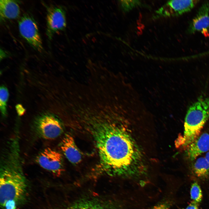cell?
Instances as JSON below:
<instances>
[{
	"label": "cell",
	"instance_id": "obj_1",
	"mask_svg": "<svg viewBox=\"0 0 209 209\" xmlns=\"http://www.w3.org/2000/svg\"><path fill=\"white\" fill-rule=\"evenodd\" d=\"M122 116L104 113L93 116L84 128L93 137L99 158V173L133 179L141 171V154L123 124Z\"/></svg>",
	"mask_w": 209,
	"mask_h": 209
},
{
	"label": "cell",
	"instance_id": "obj_2",
	"mask_svg": "<svg viewBox=\"0 0 209 209\" xmlns=\"http://www.w3.org/2000/svg\"><path fill=\"white\" fill-rule=\"evenodd\" d=\"M0 176L1 205L3 208L7 207V209H12L26 195V179L20 168L10 165L2 167Z\"/></svg>",
	"mask_w": 209,
	"mask_h": 209
},
{
	"label": "cell",
	"instance_id": "obj_3",
	"mask_svg": "<svg viewBox=\"0 0 209 209\" xmlns=\"http://www.w3.org/2000/svg\"><path fill=\"white\" fill-rule=\"evenodd\" d=\"M209 119V98L201 97L189 107L185 119L182 137L184 147H187L199 135Z\"/></svg>",
	"mask_w": 209,
	"mask_h": 209
},
{
	"label": "cell",
	"instance_id": "obj_4",
	"mask_svg": "<svg viewBox=\"0 0 209 209\" xmlns=\"http://www.w3.org/2000/svg\"><path fill=\"white\" fill-rule=\"evenodd\" d=\"M18 28L24 39L35 50L42 52L43 50L42 40L34 18L28 14L24 15L19 20Z\"/></svg>",
	"mask_w": 209,
	"mask_h": 209
},
{
	"label": "cell",
	"instance_id": "obj_5",
	"mask_svg": "<svg viewBox=\"0 0 209 209\" xmlns=\"http://www.w3.org/2000/svg\"><path fill=\"white\" fill-rule=\"evenodd\" d=\"M36 161L42 167L55 176L60 175L64 170L62 155L51 148H46L40 152Z\"/></svg>",
	"mask_w": 209,
	"mask_h": 209
},
{
	"label": "cell",
	"instance_id": "obj_6",
	"mask_svg": "<svg viewBox=\"0 0 209 209\" xmlns=\"http://www.w3.org/2000/svg\"><path fill=\"white\" fill-rule=\"evenodd\" d=\"M121 206L120 204L116 202L89 199L81 200L61 208L56 206L51 201L43 205L40 209H119Z\"/></svg>",
	"mask_w": 209,
	"mask_h": 209
},
{
	"label": "cell",
	"instance_id": "obj_7",
	"mask_svg": "<svg viewBox=\"0 0 209 209\" xmlns=\"http://www.w3.org/2000/svg\"><path fill=\"white\" fill-rule=\"evenodd\" d=\"M35 127L41 137L48 140L57 138L61 134L63 130L60 121L51 115H44L39 118L35 123Z\"/></svg>",
	"mask_w": 209,
	"mask_h": 209
},
{
	"label": "cell",
	"instance_id": "obj_8",
	"mask_svg": "<svg viewBox=\"0 0 209 209\" xmlns=\"http://www.w3.org/2000/svg\"><path fill=\"white\" fill-rule=\"evenodd\" d=\"M66 12L61 6L48 8L46 15V34L49 39L53 35L63 31L66 28Z\"/></svg>",
	"mask_w": 209,
	"mask_h": 209
},
{
	"label": "cell",
	"instance_id": "obj_9",
	"mask_svg": "<svg viewBox=\"0 0 209 209\" xmlns=\"http://www.w3.org/2000/svg\"><path fill=\"white\" fill-rule=\"evenodd\" d=\"M199 1L193 0L168 1L156 11V17L179 16L190 11Z\"/></svg>",
	"mask_w": 209,
	"mask_h": 209
},
{
	"label": "cell",
	"instance_id": "obj_10",
	"mask_svg": "<svg viewBox=\"0 0 209 209\" xmlns=\"http://www.w3.org/2000/svg\"><path fill=\"white\" fill-rule=\"evenodd\" d=\"M188 34L200 32L209 36V2L203 3L190 21L187 30Z\"/></svg>",
	"mask_w": 209,
	"mask_h": 209
},
{
	"label": "cell",
	"instance_id": "obj_11",
	"mask_svg": "<svg viewBox=\"0 0 209 209\" xmlns=\"http://www.w3.org/2000/svg\"><path fill=\"white\" fill-rule=\"evenodd\" d=\"M186 148L188 158L192 161L195 160L202 154L209 150V134L204 133L199 135Z\"/></svg>",
	"mask_w": 209,
	"mask_h": 209
},
{
	"label": "cell",
	"instance_id": "obj_12",
	"mask_svg": "<svg viewBox=\"0 0 209 209\" xmlns=\"http://www.w3.org/2000/svg\"><path fill=\"white\" fill-rule=\"evenodd\" d=\"M60 147L64 154L71 163L77 164L82 159V154L76 146L73 137L66 134L61 142Z\"/></svg>",
	"mask_w": 209,
	"mask_h": 209
},
{
	"label": "cell",
	"instance_id": "obj_13",
	"mask_svg": "<svg viewBox=\"0 0 209 209\" xmlns=\"http://www.w3.org/2000/svg\"><path fill=\"white\" fill-rule=\"evenodd\" d=\"M19 5L15 1L10 0L0 1L1 19H14L18 18L20 14Z\"/></svg>",
	"mask_w": 209,
	"mask_h": 209
},
{
	"label": "cell",
	"instance_id": "obj_14",
	"mask_svg": "<svg viewBox=\"0 0 209 209\" xmlns=\"http://www.w3.org/2000/svg\"><path fill=\"white\" fill-rule=\"evenodd\" d=\"M192 170L197 177L203 180L209 177V163L205 157L199 158L193 165Z\"/></svg>",
	"mask_w": 209,
	"mask_h": 209
},
{
	"label": "cell",
	"instance_id": "obj_15",
	"mask_svg": "<svg viewBox=\"0 0 209 209\" xmlns=\"http://www.w3.org/2000/svg\"><path fill=\"white\" fill-rule=\"evenodd\" d=\"M190 196L192 201L199 204L202 201L203 194L201 188L197 182H193L190 189Z\"/></svg>",
	"mask_w": 209,
	"mask_h": 209
},
{
	"label": "cell",
	"instance_id": "obj_16",
	"mask_svg": "<svg viewBox=\"0 0 209 209\" xmlns=\"http://www.w3.org/2000/svg\"><path fill=\"white\" fill-rule=\"evenodd\" d=\"M119 3L121 9L125 12H129L142 4L140 1L136 0H120L119 1Z\"/></svg>",
	"mask_w": 209,
	"mask_h": 209
},
{
	"label": "cell",
	"instance_id": "obj_17",
	"mask_svg": "<svg viewBox=\"0 0 209 209\" xmlns=\"http://www.w3.org/2000/svg\"><path fill=\"white\" fill-rule=\"evenodd\" d=\"M8 96L7 88L4 86H1L0 89V108L2 113L4 116L6 113V102Z\"/></svg>",
	"mask_w": 209,
	"mask_h": 209
},
{
	"label": "cell",
	"instance_id": "obj_18",
	"mask_svg": "<svg viewBox=\"0 0 209 209\" xmlns=\"http://www.w3.org/2000/svg\"><path fill=\"white\" fill-rule=\"evenodd\" d=\"M174 204L170 198L165 197L158 201L152 209H170Z\"/></svg>",
	"mask_w": 209,
	"mask_h": 209
},
{
	"label": "cell",
	"instance_id": "obj_19",
	"mask_svg": "<svg viewBox=\"0 0 209 209\" xmlns=\"http://www.w3.org/2000/svg\"><path fill=\"white\" fill-rule=\"evenodd\" d=\"M181 209H199L198 204L192 201L186 208Z\"/></svg>",
	"mask_w": 209,
	"mask_h": 209
},
{
	"label": "cell",
	"instance_id": "obj_20",
	"mask_svg": "<svg viewBox=\"0 0 209 209\" xmlns=\"http://www.w3.org/2000/svg\"><path fill=\"white\" fill-rule=\"evenodd\" d=\"M18 113L19 115H21L24 113V110L21 105H19L17 107Z\"/></svg>",
	"mask_w": 209,
	"mask_h": 209
},
{
	"label": "cell",
	"instance_id": "obj_21",
	"mask_svg": "<svg viewBox=\"0 0 209 209\" xmlns=\"http://www.w3.org/2000/svg\"><path fill=\"white\" fill-rule=\"evenodd\" d=\"M1 54L2 55H0L1 59L3 58L7 55V53L6 51L1 49L0 50V54Z\"/></svg>",
	"mask_w": 209,
	"mask_h": 209
},
{
	"label": "cell",
	"instance_id": "obj_22",
	"mask_svg": "<svg viewBox=\"0 0 209 209\" xmlns=\"http://www.w3.org/2000/svg\"><path fill=\"white\" fill-rule=\"evenodd\" d=\"M205 157L209 163V151L206 154Z\"/></svg>",
	"mask_w": 209,
	"mask_h": 209
},
{
	"label": "cell",
	"instance_id": "obj_23",
	"mask_svg": "<svg viewBox=\"0 0 209 209\" xmlns=\"http://www.w3.org/2000/svg\"><path fill=\"white\" fill-rule=\"evenodd\" d=\"M73 82H74V81H73Z\"/></svg>",
	"mask_w": 209,
	"mask_h": 209
}]
</instances>
